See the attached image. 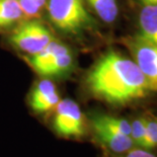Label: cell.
<instances>
[{"mask_svg": "<svg viewBox=\"0 0 157 157\" xmlns=\"http://www.w3.org/2000/svg\"><path fill=\"white\" fill-rule=\"evenodd\" d=\"M86 84L96 98L116 105L138 101L151 92L134 60L113 50L95 62L87 73Z\"/></svg>", "mask_w": 157, "mask_h": 157, "instance_id": "cell-1", "label": "cell"}, {"mask_svg": "<svg viewBox=\"0 0 157 157\" xmlns=\"http://www.w3.org/2000/svg\"><path fill=\"white\" fill-rule=\"evenodd\" d=\"M49 18L60 32L70 36H79L95 26L84 0H49Z\"/></svg>", "mask_w": 157, "mask_h": 157, "instance_id": "cell-2", "label": "cell"}, {"mask_svg": "<svg viewBox=\"0 0 157 157\" xmlns=\"http://www.w3.org/2000/svg\"><path fill=\"white\" fill-rule=\"evenodd\" d=\"M54 41V36L47 26L36 19L21 23L9 36L10 44L29 56L35 55Z\"/></svg>", "mask_w": 157, "mask_h": 157, "instance_id": "cell-3", "label": "cell"}, {"mask_svg": "<svg viewBox=\"0 0 157 157\" xmlns=\"http://www.w3.org/2000/svg\"><path fill=\"white\" fill-rule=\"evenodd\" d=\"M54 129L65 138H80L85 134V121L81 109L74 101L62 99L56 106Z\"/></svg>", "mask_w": 157, "mask_h": 157, "instance_id": "cell-4", "label": "cell"}, {"mask_svg": "<svg viewBox=\"0 0 157 157\" xmlns=\"http://www.w3.org/2000/svg\"><path fill=\"white\" fill-rule=\"evenodd\" d=\"M134 61L148 81L150 91H157V46L133 39L129 42Z\"/></svg>", "mask_w": 157, "mask_h": 157, "instance_id": "cell-5", "label": "cell"}, {"mask_svg": "<svg viewBox=\"0 0 157 157\" xmlns=\"http://www.w3.org/2000/svg\"><path fill=\"white\" fill-rule=\"evenodd\" d=\"M60 101L56 85L51 80L44 79L39 81L33 88L31 108L38 113H45L55 109Z\"/></svg>", "mask_w": 157, "mask_h": 157, "instance_id": "cell-6", "label": "cell"}, {"mask_svg": "<svg viewBox=\"0 0 157 157\" xmlns=\"http://www.w3.org/2000/svg\"><path fill=\"white\" fill-rule=\"evenodd\" d=\"M91 125L98 142L113 152L125 153L131 150L134 146L131 136L113 131L98 124L91 123Z\"/></svg>", "mask_w": 157, "mask_h": 157, "instance_id": "cell-7", "label": "cell"}, {"mask_svg": "<svg viewBox=\"0 0 157 157\" xmlns=\"http://www.w3.org/2000/svg\"><path fill=\"white\" fill-rule=\"evenodd\" d=\"M141 41L157 46V5H143L139 16Z\"/></svg>", "mask_w": 157, "mask_h": 157, "instance_id": "cell-8", "label": "cell"}, {"mask_svg": "<svg viewBox=\"0 0 157 157\" xmlns=\"http://www.w3.org/2000/svg\"><path fill=\"white\" fill-rule=\"evenodd\" d=\"M68 52H70V49L67 46L54 40V41L50 43L48 46L45 47L39 53L29 56L26 60H28L29 64L32 66V68L38 74H41L42 71L46 68V66L49 63H51L58 56Z\"/></svg>", "mask_w": 157, "mask_h": 157, "instance_id": "cell-9", "label": "cell"}, {"mask_svg": "<svg viewBox=\"0 0 157 157\" xmlns=\"http://www.w3.org/2000/svg\"><path fill=\"white\" fill-rule=\"evenodd\" d=\"M23 16L17 0H0V29L13 25Z\"/></svg>", "mask_w": 157, "mask_h": 157, "instance_id": "cell-10", "label": "cell"}, {"mask_svg": "<svg viewBox=\"0 0 157 157\" xmlns=\"http://www.w3.org/2000/svg\"><path fill=\"white\" fill-rule=\"evenodd\" d=\"M102 21L112 23L119 15L117 0H85Z\"/></svg>", "mask_w": 157, "mask_h": 157, "instance_id": "cell-11", "label": "cell"}, {"mask_svg": "<svg viewBox=\"0 0 157 157\" xmlns=\"http://www.w3.org/2000/svg\"><path fill=\"white\" fill-rule=\"evenodd\" d=\"M74 64V57L71 51L65 54H62L54 59L51 63L46 66L40 75L45 77H54V76L63 75L71 70Z\"/></svg>", "mask_w": 157, "mask_h": 157, "instance_id": "cell-12", "label": "cell"}, {"mask_svg": "<svg viewBox=\"0 0 157 157\" xmlns=\"http://www.w3.org/2000/svg\"><path fill=\"white\" fill-rule=\"evenodd\" d=\"M92 124H98L102 127H105L113 131L122 133V134L131 135V123L126 119L117 118V117L108 115H94L91 118Z\"/></svg>", "mask_w": 157, "mask_h": 157, "instance_id": "cell-13", "label": "cell"}, {"mask_svg": "<svg viewBox=\"0 0 157 157\" xmlns=\"http://www.w3.org/2000/svg\"><path fill=\"white\" fill-rule=\"evenodd\" d=\"M145 120V139L143 143L144 149L157 147V119L144 118Z\"/></svg>", "mask_w": 157, "mask_h": 157, "instance_id": "cell-14", "label": "cell"}, {"mask_svg": "<svg viewBox=\"0 0 157 157\" xmlns=\"http://www.w3.org/2000/svg\"><path fill=\"white\" fill-rule=\"evenodd\" d=\"M23 14L26 17L38 16L47 4V0H17Z\"/></svg>", "mask_w": 157, "mask_h": 157, "instance_id": "cell-15", "label": "cell"}, {"mask_svg": "<svg viewBox=\"0 0 157 157\" xmlns=\"http://www.w3.org/2000/svg\"><path fill=\"white\" fill-rule=\"evenodd\" d=\"M131 138L134 145L143 147L145 139V120L144 118H137L131 123Z\"/></svg>", "mask_w": 157, "mask_h": 157, "instance_id": "cell-16", "label": "cell"}, {"mask_svg": "<svg viewBox=\"0 0 157 157\" xmlns=\"http://www.w3.org/2000/svg\"><path fill=\"white\" fill-rule=\"evenodd\" d=\"M126 154L120 157H157L155 154L149 152L147 149L138 148V149H131L129 151L125 152Z\"/></svg>", "mask_w": 157, "mask_h": 157, "instance_id": "cell-17", "label": "cell"}, {"mask_svg": "<svg viewBox=\"0 0 157 157\" xmlns=\"http://www.w3.org/2000/svg\"><path fill=\"white\" fill-rule=\"evenodd\" d=\"M143 5H157V0H139Z\"/></svg>", "mask_w": 157, "mask_h": 157, "instance_id": "cell-18", "label": "cell"}]
</instances>
